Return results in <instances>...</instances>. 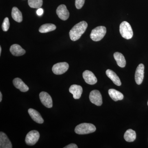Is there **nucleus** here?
Masks as SVG:
<instances>
[{"instance_id":"obj_1","label":"nucleus","mask_w":148,"mask_h":148,"mask_svg":"<svg viewBox=\"0 0 148 148\" xmlns=\"http://www.w3.org/2000/svg\"><path fill=\"white\" fill-rule=\"evenodd\" d=\"M88 24L85 21H82L76 24L69 32L70 38L75 41L79 39L87 29Z\"/></svg>"},{"instance_id":"obj_2","label":"nucleus","mask_w":148,"mask_h":148,"mask_svg":"<svg viewBox=\"0 0 148 148\" xmlns=\"http://www.w3.org/2000/svg\"><path fill=\"white\" fill-rule=\"evenodd\" d=\"M96 130V127L91 123H82L77 125L75 131L79 135H85L92 133Z\"/></svg>"},{"instance_id":"obj_3","label":"nucleus","mask_w":148,"mask_h":148,"mask_svg":"<svg viewBox=\"0 0 148 148\" xmlns=\"http://www.w3.org/2000/svg\"><path fill=\"white\" fill-rule=\"evenodd\" d=\"M119 31L122 36L125 39H130L133 36L132 27L127 21H124L122 22L120 25Z\"/></svg>"},{"instance_id":"obj_4","label":"nucleus","mask_w":148,"mask_h":148,"mask_svg":"<svg viewBox=\"0 0 148 148\" xmlns=\"http://www.w3.org/2000/svg\"><path fill=\"white\" fill-rule=\"evenodd\" d=\"M107 32L106 27L100 26L92 30L90 34V38L95 42L99 41L104 38Z\"/></svg>"},{"instance_id":"obj_5","label":"nucleus","mask_w":148,"mask_h":148,"mask_svg":"<svg viewBox=\"0 0 148 148\" xmlns=\"http://www.w3.org/2000/svg\"><path fill=\"white\" fill-rule=\"evenodd\" d=\"M40 136L39 132L38 131L32 130L27 134L25 138V142L28 145H34L38 141Z\"/></svg>"},{"instance_id":"obj_6","label":"nucleus","mask_w":148,"mask_h":148,"mask_svg":"<svg viewBox=\"0 0 148 148\" xmlns=\"http://www.w3.org/2000/svg\"><path fill=\"white\" fill-rule=\"evenodd\" d=\"M69 69V65L66 62H61L54 64L52 70L55 75H62L66 73Z\"/></svg>"},{"instance_id":"obj_7","label":"nucleus","mask_w":148,"mask_h":148,"mask_svg":"<svg viewBox=\"0 0 148 148\" xmlns=\"http://www.w3.org/2000/svg\"><path fill=\"white\" fill-rule=\"evenodd\" d=\"M90 101L96 106H100L103 104L102 95L99 90H95L90 92L89 95Z\"/></svg>"},{"instance_id":"obj_8","label":"nucleus","mask_w":148,"mask_h":148,"mask_svg":"<svg viewBox=\"0 0 148 148\" xmlns=\"http://www.w3.org/2000/svg\"><path fill=\"white\" fill-rule=\"evenodd\" d=\"M39 97L41 102L46 108H51L53 106L52 98L47 92L42 91L40 93Z\"/></svg>"},{"instance_id":"obj_9","label":"nucleus","mask_w":148,"mask_h":148,"mask_svg":"<svg viewBox=\"0 0 148 148\" xmlns=\"http://www.w3.org/2000/svg\"><path fill=\"white\" fill-rule=\"evenodd\" d=\"M56 14L59 18L64 21L68 19L70 15L69 10L67 9L66 6L64 5H61L57 8Z\"/></svg>"},{"instance_id":"obj_10","label":"nucleus","mask_w":148,"mask_h":148,"mask_svg":"<svg viewBox=\"0 0 148 148\" xmlns=\"http://www.w3.org/2000/svg\"><path fill=\"white\" fill-rule=\"evenodd\" d=\"M144 69L145 66L143 64H139L136 69L135 73V80L138 85L141 84L143 82L144 77Z\"/></svg>"},{"instance_id":"obj_11","label":"nucleus","mask_w":148,"mask_h":148,"mask_svg":"<svg viewBox=\"0 0 148 148\" xmlns=\"http://www.w3.org/2000/svg\"><path fill=\"white\" fill-rule=\"evenodd\" d=\"M83 77L88 84L93 85L97 82V79L94 74L89 71H85L83 73Z\"/></svg>"},{"instance_id":"obj_12","label":"nucleus","mask_w":148,"mask_h":148,"mask_svg":"<svg viewBox=\"0 0 148 148\" xmlns=\"http://www.w3.org/2000/svg\"><path fill=\"white\" fill-rule=\"evenodd\" d=\"M69 91L73 94L74 99H79L80 98L82 93V88L78 85H72L69 88Z\"/></svg>"},{"instance_id":"obj_13","label":"nucleus","mask_w":148,"mask_h":148,"mask_svg":"<svg viewBox=\"0 0 148 148\" xmlns=\"http://www.w3.org/2000/svg\"><path fill=\"white\" fill-rule=\"evenodd\" d=\"M12 145L10 140L5 133L0 132V148H12Z\"/></svg>"},{"instance_id":"obj_14","label":"nucleus","mask_w":148,"mask_h":148,"mask_svg":"<svg viewBox=\"0 0 148 148\" xmlns=\"http://www.w3.org/2000/svg\"><path fill=\"white\" fill-rule=\"evenodd\" d=\"M28 113L34 121L39 124L43 123L44 120L38 111L34 109L30 108L28 110Z\"/></svg>"},{"instance_id":"obj_15","label":"nucleus","mask_w":148,"mask_h":148,"mask_svg":"<svg viewBox=\"0 0 148 148\" xmlns=\"http://www.w3.org/2000/svg\"><path fill=\"white\" fill-rule=\"evenodd\" d=\"M13 84L15 87L21 92H27L29 90V87L19 78H16L14 79Z\"/></svg>"},{"instance_id":"obj_16","label":"nucleus","mask_w":148,"mask_h":148,"mask_svg":"<svg viewBox=\"0 0 148 148\" xmlns=\"http://www.w3.org/2000/svg\"><path fill=\"white\" fill-rule=\"evenodd\" d=\"M10 50L12 55L16 56H21L26 53L25 50L17 44H14L12 45Z\"/></svg>"},{"instance_id":"obj_17","label":"nucleus","mask_w":148,"mask_h":148,"mask_svg":"<svg viewBox=\"0 0 148 148\" xmlns=\"http://www.w3.org/2000/svg\"><path fill=\"white\" fill-rule=\"evenodd\" d=\"M106 74L107 76L115 84L118 86H120L121 85V82L119 78L113 71L108 69L106 71Z\"/></svg>"},{"instance_id":"obj_18","label":"nucleus","mask_w":148,"mask_h":148,"mask_svg":"<svg viewBox=\"0 0 148 148\" xmlns=\"http://www.w3.org/2000/svg\"><path fill=\"white\" fill-rule=\"evenodd\" d=\"M114 58L116 61L117 64L121 68H124L126 65V61L124 56L121 53L116 52L114 54Z\"/></svg>"},{"instance_id":"obj_19","label":"nucleus","mask_w":148,"mask_h":148,"mask_svg":"<svg viewBox=\"0 0 148 148\" xmlns=\"http://www.w3.org/2000/svg\"><path fill=\"white\" fill-rule=\"evenodd\" d=\"M108 93L110 97L115 101L123 100L124 97L121 92L114 89H109Z\"/></svg>"},{"instance_id":"obj_20","label":"nucleus","mask_w":148,"mask_h":148,"mask_svg":"<svg viewBox=\"0 0 148 148\" xmlns=\"http://www.w3.org/2000/svg\"><path fill=\"white\" fill-rule=\"evenodd\" d=\"M12 16L14 20L16 22L20 23L23 20L22 13L16 7H14L12 10Z\"/></svg>"},{"instance_id":"obj_21","label":"nucleus","mask_w":148,"mask_h":148,"mask_svg":"<svg viewBox=\"0 0 148 148\" xmlns=\"http://www.w3.org/2000/svg\"><path fill=\"white\" fill-rule=\"evenodd\" d=\"M136 138V132L132 129L127 130L125 133L124 138L127 142H132L135 141Z\"/></svg>"},{"instance_id":"obj_22","label":"nucleus","mask_w":148,"mask_h":148,"mask_svg":"<svg viewBox=\"0 0 148 148\" xmlns=\"http://www.w3.org/2000/svg\"><path fill=\"white\" fill-rule=\"evenodd\" d=\"M56 26L52 24H46L41 26L39 31L41 33H46L52 32L56 29Z\"/></svg>"},{"instance_id":"obj_23","label":"nucleus","mask_w":148,"mask_h":148,"mask_svg":"<svg viewBox=\"0 0 148 148\" xmlns=\"http://www.w3.org/2000/svg\"><path fill=\"white\" fill-rule=\"evenodd\" d=\"M42 0H28V4L30 7L39 9L42 5Z\"/></svg>"},{"instance_id":"obj_24","label":"nucleus","mask_w":148,"mask_h":148,"mask_svg":"<svg viewBox=\"0 0 148 148\" xmlns=\"http://www.w3.org/2000/svg\"><path fill=\"white\" fill-rule=\"evenodd\" d=\"M10 27V22L9 18L8 17H6L4 19L3 21L2 25V28L4 32H7L8 31Z\"/></svg>"},{"instance_id":"obj_25","label":"nucleus","mask_w":148,"mask_h":148,"mask_svg":"<svg viewBox=\"0 0 148 148\" xmlns=\"http://www.w3.org/2000/svg\"><path fill=\"white\" fill-rule=\"evenodd\" d=\"M84 2L85 0H75V5L77 9H80L83 6Z\"/></svg>"},{"instance_id":"obj_26","label":"nucleus","mask_w":148,"mask_h":148,"mask_svg":"<svg viewBox=\"0 0 148 148\" xmlns=\"http://www.w3.org/2000/svg\"><path fill=\"white\" fill-rule=\"evenodd\" d=\"M64 148H77V146L75 144H71L66 147H64Z\"/></svg>"},{"instance_id":"obj_27","label":"nucleus","mask_w":148,"mask_h":148,"mask_svg":"<svg viewBox=\"0 0 148 148\" xmlns=\"http://www.w3.org/2000/svg\"><path fill=\"white\" fill-rule=\"evenodd\" d=\"M44 11L42 8H40L38 9L37 11V14L38 16H41L43 13Z\"/></svg>"},{"instance_id":"obj_28","label":"nucleus","mask_w":148,"mask_h":148,"mask_svg":"<svg viewBox=\"0 0 148 148\" xmlns=\"http://www.w3.org/2000/svg\"><path fill=\"white\" fill-rule=\"evenodd\" d=\"M2 100V94L1 92H0V102H1Z\"/></svg>"},{"instance_id":"obj_29","label":"nucleus","mask_w":148,"mask_h":148,"mask_svg":"<svg viewBox=\"0 0 148 148\" xmlns=\"http://www.w3.org/2000/svg\"><path fill=\"white\" fill-rule=\"evenodd\" d=\"M1 46H0V55H1Z\"/></svg>"},{"instance_id":"obj_30","label":"nucleus","mask_w":148,"mask_h":148,"mask_svg":"<svg viewBox=\"0 0 148 148\" xmlns=\"http://www.w3.org/2000/svg\"><path fill=\"white\" fill-rule=\"evenodd\" d=\"M147 104H148V102H147Z\"/></svg>"}]
</instances>
